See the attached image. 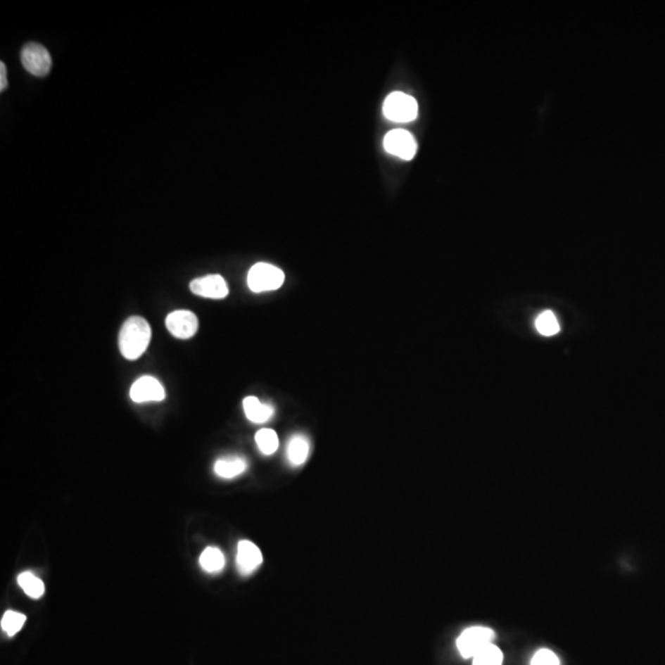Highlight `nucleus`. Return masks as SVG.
I'll list each match as a JSON object with an SVG mask.
<instances>
[{
    "mask_svg": "<svg viewBox=\"0 0 665 665\" xmlns=\"http://www.w3.org/2000/svg\"><path fill=\"white\" fill-rule=\"evenodd\" d=\"M8 87V79H6V67L5 64L1 62L0 63V90L4 91L5 89Z\"/></svg>",
    "mask_w": 665,
    "mask_h": 665,
    "instance_id": "nucleus-21",
    "label": "nucleus"
},
{
    "mask_svg": "<svg viewBox=\"0 0 665 665\" xmlns=\"http://www.w3.org/2000/svg\"><path fill=\"white\" fill-rule=\"evenodd\" d=\"M246 467L248 463L244 458L241 456H228L217 460L215 463V473L218 477L231 479L246 472Z\"/></svg>",
    "mask_w": 665,
    "mask_h": 665,
    "instance_id": "nucleus-12",
    "label": "nucleus"
},
{
    "mask_svg": "<svg viewBox=\"0 0 665 665\" xmlns=\"http://www.w3.org/2000/svg\"><path fill=\"white\" fill-rule=\"evenodd\" d=\"M262 563V555L259 547L248 540H241L236 550V566L243 576H249Z\"/></svg>",
    "mask_w": 665,
    "mask_h": 665,
    "instance_id": "nucleus-10",
    "label": "nucleus"
},
{
    "mask_svg": "<svg viewBox=\"0 0 665 665\" xmlns=\"http://www.w3.org/2000/svg\"><path fill=\"white\" fill-rule=\"evenodd\" d=\"M384 113L394 122H410L418 116V103L408 94H389L384 100Z\"/></svg>",
    "mask_w": 665,
    "mask_h": 665,
    "instance_id": "nucleus-3",
    "label": "nucleus"
},
{
    "mask_svg": "<svg viewBox=\"0 0 665 665\" xmlns=\"http://www.w3.org/2000/svg\"><path fill=\"white\" fill-rule=\"evenodd\" d=\"M387 152L402 158L404 160L413 159L417 153V142L413 136L405 129H393L386 134L384 141Z\"/></svg>",
    "mask_w": 665,
    "mask_h": 665,
    "instance_id": "nucleus-6",
    "label": "nucleus"
},
{
    "mask_svg": "<svg viewBox=\"0 0 665 665\" xmlns=\"http://www.w3.org/2000/svg\"><path fill=\"white\" fill-rule=\"evenodd\" d=\"M129 395L136 403L160 402L165 398V391L157 379L152 376H143L132 384Z\"/></svg>",
    "mask_w": 665,
    "mask_h": 665,
    "instance_id": "nucleus-8",
    "label": "nucleus"
},
{
    "mask_svg": "<svg viewBox=\"0 0 665 665\" xmlns=\"http://www.w3.org/2000/svg\"><path fill=\"white\" fill-rule=\"evenodd\" d=\"M152 338L151 325L142 317L128 318L120 330L118 346L123 357L127 360H137L147 350Z\"/></svg>",
    "mask_w": 665,
    "mask_h": 665,
    "instance_id": "nucleus-1",
    "label": "nucleus"
},
{
    "mask_svg": "<svg viewBox=\"0 0 665 665\" xmlns=\"http://www.w3.org/2000/svg\"><path fill=\"white\" fill-rule=\"evenodd\" d=\"M169 333L177 339H190L196 334L198 320L191 310H175L165 320Z\"/></svg>",
    "mask_w": 665,
    "mask_h": 665,
    "instance_id": "nucleus-7",
    "label": "nucleus"
},
{
    "mask_svg": "<svg viewBox=\"0 0 665 665\" xmlns=\"http://www.w3.org/2000/svg\"><path fill=\"white\" fill-rule=\"evenodd\" d=\"M18 584L32 599H39L44 594V581L30 571H24L18 576Z\"/></svg>",
    "mask_w": 665,
    "mask_h": 665,
    "instance_id": "nucleus-15",
    "label": "nucleus"
},
{
    "mask_svg": "<svg viewBox=\"0 0 665 665\" xmlns=\"http://www.w3.org/2000/svg\"><path fill=\"white\" fill-rule=\"evenodd\" d=\"M243 408L246 418L251 423H266L274 415V407L270 404L261 403L256 397H246L243 400Z\"/></svg>",
    "mask_w": 665,
    "mask_h": 665,
    "instance_id": "nucleus-11",
    "label": "nucleus"
},
{
    "mask_svg": "<svg viewBox=\"0 0 665 665\" xmlns=\"http://www.w3.org/2000/svg\"><path fill=\"white\" fill-rule=\"evenodd\" d=\"M21 63L24 68L36 77H44L49 73L52 67V59L49 51L42 44H25L21 51Z\"/></svg>",
    "mask_w": 665,
    "mask_h": 665,
    "instance_id": "nucleus-5",
    "label": "nucleus"
},
{
    "mask_svg": "<svg viewBox=\"0 0 665 665\" xmlns=\"http://www.w3.org/2000/svg\"><path fill=\"white\" fill-rule=\"evenodd\" d=\"M531 665H559V659L552 650H540L533 655Z\"/></svg>",
    "mask_w": 665,
    "mask_h": 665,
    "instance_id": "nucleus-20",
    "label": "nucleus"
},
{
    "mask_svg": "<svg viewBox=\"0 0 665 665\" xmlns=\"http://www.w3.org/2000/svg\"><path fill=\"white\" fill-rule=\"evenodd\" d=\"M190 290L192 293L205 298L222 300L228 295V286L221 275H207L191 281Z\"/></svg>",
    "mask_w": 665,
    "mask_h": 665,
    "instance_id": "nucleus-9",
    "label": "nucleus"
},
{
    "mask_svg": "<svg viewBox=\"0 0 665 665\" xmlns=\"http://www.w3.org/2000/svg\"><path fill=\"white\" fill-rule=\"evenodd\" d=\"M284 271L267 262H258L248 274V286L256 293L277 290L284 285Z\"/></svg>",
    "mask_w": 665,
    "mask_h": 665,
    "instance_id": "nucleus-2",
    "label": "nucleus"
},
{
    "mask_svg": "<svg viewBox=\"0 0 665 665\" xmlns=\"http://www.w3.org/2000/svg\"><path fill=\"white\" fill-rule=\"evenodd\" d=\"M502 650L492 643L473 657V665H502Z\"/></svg>",
    "mask_w": 665,
    "mask_h": 665,
    "instance_id": "nucleus-17",
    "label": "nucleus"
},
{
    "mask_svg": "<svg viewBox=\"0 0 665 665\" xmlns=\"http://www.w3.org/2000/svg\"><path fill=\"white\" fill-rule=\"evenodd\" d=\"M258 448L264 455H272L279 448L277 433L271 429H261L255 435Z\"/></svg>",
    "mask_w": 665,
    "mask_h": 665,
    "instance_id": "nucleus-16",
    "label": "nucleus"
},
{
    "mask_svg": "<svg viewBox=\"0 0 665 665\" xmlns=\"http://www.w3.org/2000/svg\"><path fill=\"white\" fill-rule=\"evenodd\" d=\"M494 637V631L488 627H471L463 631L458 637V650L463 658H473L487 645H492Z\"/></svg>",
    "mask_w": 665,
    "mask_h": 665,
    "instance_id": "nucleus-4",
    "label": "nucleus"
},
{
    "mask_svg": "<svg viewBox=\"0 0 665 665\" xmlns=\"http://www.w3.org/2000/svg\"><path fill=\"white\" fill-rule=\"evenodd\" d=\"M226 558L217 547H207L200 556V566L207 573H218L224 568Z\"/></svg>",
    "mask_w": 665,
    "mask_h": 665,
    "instance_id": "nucleus-14",
    "label": "nucleus"
},
{
    "mask_svg": "<svg viewBox=\"0 0 665 665\" xmlns=\"http://www.w3.org/2000/svg\"><path fill=\"white\" fill-rule=\"evenodd\" d=\"M535 324H536L538 333H541L545 336H551V335L557 334L559 331L558 320H557L556 315H553L551 310H545V312H542L541 315H538Z\"/></svg>",
    "mask_w": 665,
    "mask_h": 665,
    "instance_id": "nucleus-19",
    "label": "nucleus"
},
{
    "mask_svg": "<svg viewBox=\"0 0 665 665\" xmlns=\"http://www.w3.org/2000/svg\"><path fill=\"white\" fill-rule=\"evenodd\" d=\"M308 455H310V441L300 433L293 435L287 445L289 462L292 466L298 467L307 461Z\"/></svg>",
    "mask_w": 665,
    "mask_h": 665,
    "instance_id": "nucleus-13",
    "label": "nucleus"
},
{
    "mask_svg": "<svg viewBox=\"0 0 665 665\" xmlns=\"http://www.w3.org/2000/svg\"><path fill=\"white\" fill-rule=\"evenodd\" d=\"M26 616L16 611L9 610L5 612L1 619V628L9 637L16 635L25 625Z\"/></svg>",
    "mask_w": 665,
    "mask_h": 665,
    "instance_id": "nucleus-18",
    "label": "nucleus"
}]
</instances>
